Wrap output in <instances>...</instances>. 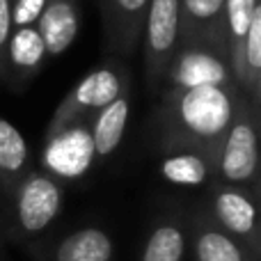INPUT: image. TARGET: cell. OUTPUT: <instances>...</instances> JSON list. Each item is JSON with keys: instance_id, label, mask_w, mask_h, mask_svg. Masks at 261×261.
I'll use <instances>...</instances> for the list:
<instances>
[{"instance_id": "3", "label": "cell", "mask_w": 261, "mask_h": 261, "mask_svg": "<svg viewBox=\"0 0 261 261\" xmlns=\"http://www.w3.org/2000/svg\"><path fill=\"white\" fill-rule=\"evenodd\" d=\"M216 181L259 195V110L243 96L222 142L216 149Z\"/></svg>"}, {"instance_id": "22", "label": "cell", "mask_w": 261, "mask_h": 261, "mask_svg": "<svg viewBox=\"0 0 261 261\" xmlns=\"http://www.w3.org/2000/svg\"><path fill=\"white\" fill-rule=\"evenodd\" d=\"M0 261H5L3 259V234H0Z\"/></svg>"}, {"instance_id": "15", "label": "cell", "mask_w": 261, "mask_h": 261, "mask_svg": "<svg viewBox=\"0 0 261 261\" xmlns=\"http://www.w3.org/2000/svg\"><path fill=\"white\" fill-rule=\"evenodd\" d=\"M46 48L35 25L12 30L5 50V78L14 87H21L41 69Z\"/></svg>"}, {"instance_id": "11", "label": "cell", "mask_w": 261, "mask_h": 261, "mask_svg": "<svg viewBox=\"0 0 261 261\" xmlns=\"http://www.w3.org/2000/svg\"><path fill=\"white\" fill-rule=\"evenodd\" d=\"M188 239L195 261H261L243 243L225 234L206 211H197L188 220Z\"/></svg>"}, {"instance_id": "10", "label": "cell", "mask_w": 261, "mask_h": 261, "mask_svg": "<svg viewBox=\"0 0 261 261\" xmlns=\"http://www.w3.org/2000/svg\"><path fill=\"white\" fill-rule=\"evenodd\" d=\"M35 261H113L115 241L101 227H81L50 245L32 248Z\"/></svg>"}, {"instance_id": "5", "label": "cell", "mask_w": 261, "mask_h": 261, "mask_svg": "<svg viewBox=\"0 0 261 261\" xmlns=\"http://www.w3.org/2000/svg\"><path fill=\"white\" fill-rule=\"evenodd\" d=\"M90 117L73 119L55 130H46L41 147V172L50 174L60 184L81 181L94 165Z\"/></svg>"}, {"instance_id": "8", "label": "cell", "mask_w": 261, "mask_h": 261, "mask_svg": "<svg viewBox=\"0 0 261 261\" xmlns=\"http://www.w3.org/2000/svg\"><path fill=\"white\" fill-rule=\"evenodd\" d=\"M208 218L225 234L243 243L257 259H261V227H259V195L250 188L227 184H211Z\"/></svg>"}, {"instance_id": "16", "label": "cell", "mask_w": 261, "mask_h": 261, "mask_svg": "<svg viewBox=\"0 0 261 261\" xmlns=\"http://www.w3.org/2000/svg\"><path fill=\"white\" fill-rule=\"evenodd\" d=\"M130 117V90L119 94L113 103L101 108L90 117L92 142H94L96 161H106L119 149L126 133V124Z\"/></svg>"}, {"instance_id": "1", "label": "cell", "mask_w": 261, "mask_h": 261, "mask_svg": "<svg viewBox=\"0 0 261 261\" xmlns=\"http://www.w3.org/2000/svg\"><path fill=\"white\" fill-rule=\"evenodd\" d=\"M158 106V135L163 151L199 149L216 156L239 103V87H193L163 92Z\"/></svg>"}, {"instance_id": "4", "label": "cell", "mask_w": 261, "mask_h": 261, "mask_svg": "<svg viewBox=\"0 0 261 261\" xmlns=\"http://www.w3.org/2000/svg\"><path fill=\"white\" fill-rule=\"evenodd\" d=\"M193 87H236L229 64V48L208 39L181 41L158 94Z\"/></svg>"}, {"instance_id": "21", "label": "cell", "mask_w": 261, "mask_h": 261, "mask_svg": "<svg viewBox=\"0 0 261 261\" xmlns=\"http://www.w3.org/2000/svg\"><path fill=\"white\" fill-rule=\"evenodd\" d=\"M12 35V0H0V76L5 78V50Z\"/></svg>"}, {"instance_id": "12", "label": "cell", "mask_w": 261, "mask_h": 261, "mask_svg": "<svg viewBox=\"0 0 261 261\" xmlns=\"http://www.w3.org/2000/svg\"><path fill=\"white\" fill-rule=\"evenodd\" d=\"M179 44L190 39H208L229 48L225 0H179Z\"/></svg>"}, {"instance_id": "19", "label": "cell", "mask_w": 261, "mask_h": 261, "mask_svg": "<svg viewBox=\"0 0 261 261\" xmlns=\"http://www.w3.org/2000/svg\"><path fill=\"white\" fill-rule=\"evenodd\" d=\"M259 7V0H225V21L229 32V48L245 39L250 18L254 9Z\"/></svg>"}, {"instance_id": "20", "label": "cell", "mask_w": 261, "mask_h": 261, "mask_svg": "<svg viewBox=\"0 0 261 261\" xmlns=\"http://www.w3.org/2000/svg\"><path fill=\"white\" fill-rule=\"evenodd\" d=\"M46 0H12V30L37 25Z\"/></svg>"}, {"instance_id": "9", "label": "cell", "mask_w": 261, "mask_h": 261, "mask_svg": "<svg viewBox=\"0 0 261 261\" xmlns=\"http://www.w3.org/2000/svg\"><path fill=\"white\" fill-rule=\"evenodd\" d=\"M151 0H101L106 46L117 58H130L142 39L144 16Z\"/></svg>"}, {"instance_id": "6", "label": "cell", "mask_w": 261, "mask_h": 261, "mask_svg": "<svg viewBox=\"0 0 261 261\" xmlns=\"http://www.w3.org/2000/svg\"><path fill=\"white\" fill-rule=\"evenodd\" d=\"M179 0H151L142 25V50H144V81L147 90L158 96L165 71L179 48Z\"/></svg>"}, {"instance_id": "13", "label": "cell", "mask_w": 261, "mask_h": 261, "mask_svg": "<svg viewBox=\"0 0 261 261\" xmlns=\"http://www.w3.org/2000/svg\"><path fill=\"white\" fill-rule=\"evenodd\" d=\"M37 32L44 41L46 55H62L71 48L81 32V3L78 0H46L37 21Z\"/></svg>"}, {"instance_id": "18", "label": "cell", "mask_w": 261, "mask_h": 261, "mask_svg": "<svg viewBox=\"0 0 261 261\" xmlns=\"http://www.w3.org/2000/svg\"><path fill=\"white\" fill-rule=\"evenodd\" d=\"M30 167V149L12 122L0 117V190L7 195Z\"/></svg>"}, {"instance_id": "14", "label": "cell", "mask_w": 261, "mask_h": 261, "mask_svg": "<svg viewBox=\"0 0 261 261\" xmlns=\"http://www.w3.org/2000/svg\"><path fill=\"white\" fill-rule=\"evenodd\" d=\"M190 250L188 220L181 213H163L144 239L140 261H184Z\"/></svg>"}, {"instance_id": "7", "label": "cell", "mask_w": 261, "mask_h": 261, "mask_svg": "<svg viewBox=\"0 0 261 261\" xmlns=\"http://www.w3.org/2000/svg\"><path fill=\"white\" fill-rule=\"evenodd\" d=\"M126 90H130V87H128V71L124 64H119V62L99 64L83 81H78L76 87L55 108L50 124H48V130L64 126V124L73 122V119L92 117L101 108L113 103Z\"/></svg>"}, {"instance_id": "17", "label": "cell", "mask_w": 261, "mask_h": 261, "mask_svg": "<svg viewBox=\"0 0 261 261\" xmlns=\"http://www.w3.org/2000/svg\"><path fill=\"white\" fill-rule=\"evenodd\" d=\"M213 153L199 149H172L163 151L161 174L176 186H211L216 181Z\"/></svg>"}, {"instance_id": "2", "label": "cell", "mask_w": 261, "mask_h": 261, "mask_svg": "<svg viewBox=\"0 0 261 261\" xmlns=\"http://www.w3.org/2000/svg\"><path fill=\"white\" fill-rule=\"evenodd\" d=\"M64 208V186L41 170H28L5 195V231L16 243L39 241Z\"/></svg>"}]
</instances>
